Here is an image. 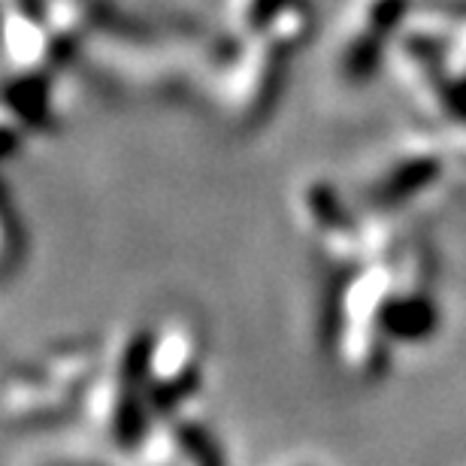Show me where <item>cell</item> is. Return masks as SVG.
<instances>
[{"label":"cell","mask_w":466,"mask_h":466,"mask_svg":"<svg viewBox=\"0 0 466 466\" xmlns=\"http://www.w3.org/2000/svg\"><path fill=\"white\" fill-rule=\"evenodd\" d=\"M276 466H321L319 461H306V458H291V461H282Z\"/></svg>","instance_id":"3"},{"label":"cell","mask_w":466,"mask_h":466,"mask_svg":"<svg viewBox=\"0 0 466 466\" xmlns=\"http://www.w3.org/2000/svg\"><path fill=\"white\" fill-rule=\"evenodd\" d=\"M409 0H367L360 15V27L342 49L339 70L349 82H370L385 61V43L397 34L406 18Z\"/></svg>","instance_id":"1"},{"label":"cell","mask_w":466,"mask_h":466,"mask_svg":"<svg viewBox=\"0 0 466 466\" xmlns=\"http://www.w3.org/2000/svg\"><path fill=\"white\" fill-rule=\"evenodd\" d=\"M297 4L300 0H246V6H242V25L251 34H273L282 25V15Z\"/></svg>","instance_id":"2"}]
</instances>
